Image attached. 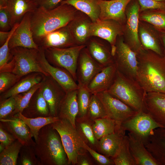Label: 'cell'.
Masks as SVG:
<instances>
[{"instance_id":"obj_28","label":"cell","mask_w":165,"mask_h":165,"mask_svg":"<svg viewBox=\"0 0 165 165\" xmlns=\"http://www.w3.org/2000/svg\"><path fill=\"white\" fill-rule=\"evenodd\" d=\"M77 90L66 93L60 107L58 115V116L60 119L68 120L75 128L76 119L79 112Z\"/></svg>"},{"instance_id":"obj_26","label":"cell","mask_w":165,"mask_h":165,"mask_svg":"<svg viewBox=\"0 0 165 165\" xmlns=\"http://www.w3.org/2000/svg\"><path fill=\"white\" fill-rule=\"evenodd\" d=\"M128 136L130 151L137 165H158L140 140L130 132Z\"/></svg>"},{"instance_id":"obj_6","label":"cell","mask_w":165,"mask_h":165,"mask_svg":"<svg viewBox=\"0 0 165 165\" xmlns=\"http://www.w3.org/2000/svg\"><path fill=\"white\" fill-rule=\"evenodd\" d=\"M59 133L68 158V165L77 164L78 156L86 152L85 142L76 128L68 120L60 119L51 124Z\"/></svg>"},{"instance_id":"obj_30","label":"cell","mask_w":165,"mask_h":165,"mask_svg":"<svg viewBox=\"0 0 165 165\" xmlns=\"http://www.w3.org/2000/svg\"><path fill=\"white\" fill-rule=\"evenodd\" d=\"M22 114L29 118L51 116L48 106L42 95L40 87L34 94Z\"/></svg>"},{"instance_id":"obj_35","label":"cell","mask_w":165,"mask_h":165,"mask_svg":"<svg viewBox=\"0 0 165 165\" xmlns=\"http://www.w3.org/2000/svg\"><path fill=\"white\" fill-rule=\"evenodd\" d=\"M139 19L150 24L160 32H165V9L147 10L140 12Z\"/></svg>"},{"instance_id":"obj_12","label":"cell","mask_w":165,"mask_h":165,"mask_svg":"<svg viewBox=\"0 0 165 165\" xmlns=\"http://www.w3.org/2000/svg\"><path fill=\"white\" fill-rule=\"evenodd\" d=\"M40 88L48 106L51 116H58L61 104L66 94L64 89L50 75L45 76Z\"/></svg>"},{"instance_id":"obj_4","label":"cell","mask_w":165,"mask_h":165,"mask_svg":"<svg viewBox=\"0 0 165 165\" xmlns=\"http://www.w3.org/2000/svg\"><path fill=\"white\" fill-rule=\"evenodd\" d=\"M138 112H147L145 104L146 93L137 81L117 70L113 81L106 91Z\"/></svg>"},{"instance_id":"obj_2","label":"cell","mask_w":165,"mask_h":165,"mask_svg":"<svg viewBox=\"0 0 165 165\" xmlns=\"http://www.w3.org/2000/svg\"><path fill=\"white\" fill-rule=\"evenodd\" d=\"M136 80L146 93H165V56L144 50L137 55Z\"/></svg>"},{"instance_id":"obj_42","label":"cell","mask_w":165,"mask_h":165,"mask_svg":"<svg viewBox=\"0 0 165 165\" xmlns=\"http://www.w3.org/2000/svg\"><path fill=\"white\" fill-rule=\"evenodd\" d=\"M18 161L21 165H39L35 153L34 146L23 145ZM17 160V161H18Z\"/></svg>"},{"instance_id":"obj_41","label":"cell","mask_w":165,"mask_h":165,"mask_svg":"<svg viewBox=\"0 0 165 165\" xmlns=\"http://www.w3.org/2000/svg\"><path fill=\"white\" fill-rule=\"evenodd\" d=\"M79 86L77 95L79 108L77 116L78 118H84L87 117L88 108L92 94L89 91L87 86Z\"/></svg>"},{"instance_id":"obj_3","label":"cell","mask_w":165,"mask_h":165,"mask_svg":"<svg viewBox=\"0 0 165 165\" xmlns=\"http://www.w3.org/2000/svg\"><path fill=\"white\" fill-rule=\"evenodd\" d=\"M34 146L39 165H67L68 158L60 136L51 124L40 130Z\"/></svg>"},{"instance_id":"obj_8","label":"cell","mask_w":165,"mask_h":165,"mask_svg":"<svg viewBox=\"0 0 165 165\" xmlns=\"http://www.w3.org/2000/svg\"><path fill=\"white\" fill-rule=\"evenodd\" d=\"M140 7L137 0H132L126 10V19L123 25V35L125 42L137 55L144 50L138 37Z\"/></svg>"},{"instance_id":"obj_32","label":"cell","mask_w":165,"mask_h":165,"mask_svg":"<svg viewBox=\"0 0 165 165\" xmlns=\"http://www.w3.org/2000/svg\"><path fill=\"white\" fill-rule=\"evenodd\" d=\"M60 4L72 6L87 15L93 22L99 19L100 8L97 0H64Z\"/></svg>"},{"instance_id":"obj_36","label":"cell","mask_w":165,"mask_h":165,"mask_svg":"<svg viewBox=\"0 0 165 165\" xmlns=\"http://www.w3.org/2000/svg\"><path fill=\"white\" fill-rule=\"evenodd\" d=\"M120 125L114 120L106 117L94 120L92 127L96 138L99 140L103 136L114 132Z\"/></svg>"},{"instance_id":"obj_46","label":"cell","mask_w":165,"mask_h":165,"mask_svg":"<svg viewBox=\"0 0 165 165\" xmlns=\"http://www.w3.org/2000/svg\"><path fill=\"white\" fill-rule=\"evenodd\" d=\"M12 28L10 14L7 6H0V30L8 31Z\"/></svg>"},{"instance_id":"obj_22","label":"cell","mask_w":165,"mask_h":165,"mask_svg":"<svg viewBox=\"0 0 165 165\" xmlns=\"http://www.w3.org/2000/svg\"><path fill=\"white\" fill-rule=\"evenodd\" d=\"M92 22L87 15L78 11L75 17L68 24L78 45H86L91 38L90 32Z\"/></svg>"},{"instance_id":"obj_54","label":"cell","mask_w":165,"mask_h":165,"mask_svg":"<svg viewBox=\"0 0 165 165\" xmlns=\"http://www.w3.org/2000/svg\"><path fill=\"white\" fill-rule=\"evenodd\" d=\"M157 2L165 3V0H154Z\"/></svg>"},{"instance_id":"obj_10","label":"cell","mask_w":165,"mask_h":165,"mask_svg":"<svg viewBox=\"0 0 165 165\" xmlns=\"http://www.w3.org/2000/svg\"><path fill=\"white\" fill-rule=\"evenodd\" d=\"M123 128L135 136L145 145L148 142L153 130L161 127L150 115L143 112H138L121 124Z\"/></svg>"},{"instance_id":"obj_18","label":"cell","mask_w":165,"mask_h":165,"mask_svg":"<svg viewBox=\"0 0 165 165\" xmlns=\"http://www.w3.org/2000/svg\"><path fill=\"white\" fill-rule=\"evenodd\" d=\"M132 0H97L100 7L99 19L112 20L123 25L126 19L127 7Z\"/></svg>"},{"instance_id":"obj_38","label":"cell","mask_w":165,"mask_h":165,"mask_svg":"<svg viewBox=\"0 0 165 165\" xmlns=\"http://www.w3.org/2000/svg\"><path fill=\"white\" fill-rule=\"evenodd\" d=\"M112 159L115 165H137L130 151L128 135L125 136L118 153Z\"/></svg>"},{"instance_id":"obj_33","label":"cell","mask_w":165,"mask_h":165,"mask_svg":"<svg viewBox=\"0 0 165 165\" xmlns=\"http://www.w3.org/2000/svg\"><path fill=\"white\" fill-rule=\"evenodd\" d=\"M14 116L21 119L27 125L30 129L31 136L34 138L35 141L37 139L41 129L46 125L55 123L60 119L58 116L29 118L26 117L21 113Z\"/></svg>"},{"instance_id":"obj_13","label":"cell","mask_w":165,"mask_h":165,"mask_svg":"<svg viewBox=\"0 0 165 165\" xmlns=\"http://www.w3.org/2000/svg\"><path fill=\"white\" fill-rule=\"evenodd\" d=\"M104 68L91 56L86 47L79 54L76 75L78 85L87 86L94 77Z\"/></svg>"},{"instance_id":"obj_15","label":"cell","mask_w":165,"mask_h":165,"mask_svg":"<svg viewBox=\"0 0 165 165\" xmlns=\"http://www.w3.org/2000/svg\"><path fill=\"white\" fill-rule=\"evenodd\" d=\"M39 61L42 69L53 77L66 92L79 88L78 83L71 74L64 68L50 64L46 58L44 50L40 47Z\"/></svg>"},{"instance_id":"obj_24","label":"cell","mask_w":165,"mask_h":165,"mask_svg":"<svg viewBox=\"0 0 165 165\" xmlns=\"http://www.w3.org/2000/svg\"><path fill=\"white\" fill-rule=\"evenodd\" d=\"M117 70L115 62L103 68L87 86L89 91L95 94L107 91L113 81Z\"/></svg>"},{"instance_id":"obj_31","label":"cell","mask_w":165,"mask_h":165,"mask_svg":"<svg viewBox=\"0 0 165 165\" xmlns=\"http://www.w3.org/2000/svg\"><path fill=\"white\" fill-rule=\"evenodd\" d=\"M90 38L86 43V47L92 57L104 67L114 63L111 50L101 42Z\"/></svg>"},{"instance_id":"obj_5","label":"cell","mask_w":165,"mask_h":165,"mask_svg":"<svg viewBox=\"0 0 165 165\" xmlns=\"http://www.w3.org/2000/svg\"><path fill=\"white\" fill-rule=\"evenodd\" d=\"M12 59L9 63L7 72H11L22 78L34 72L50 75L41 68L39 61L38 49L20 47L10 50Z\"/></svg>"},{"instance_id":"obj_16","label":"cell","mask_w":165,"mask_h":165,"mask_svg":"<svg viewBox=\"0 0 165 165\" xmlns=\"http://www.w3.org/2000/svg\"><path fill=\"white\" fill-rule=\"evenodd\" d=\"M31 13L25 15L12 35L8 44L10 50L18 47L39 49L33 38L31 24Z\"/></svg>"},{"instance_id":"obj_1","label":"cell","mask_w":165,"mask_h":165,"mask_svg":"<svg viewBox=\"0 0 165 165\" xmlns=\"http://www.w3.org/2000/svg\"><path fill=\"white\" fill-rule=\"evenodd\" d=\"M78 11L67 4H60L51 9L38 7L31 13V29L35 43L38 45L46 35L68 24Z\"/></svg>"},{"instance_id":"obj_20","label":"cell","mask_w":165,"mask_h":165,"mask_svg":"<svg viewBox=\"0 0 165 165\" xmlns=\"http://www.w3.org/2000/svg\"><path fill=\"white\" fill-rule=\"evenodd\" d=\"M0 124L23 145L34 146L30 129L24 122L15 116L0 119Z\"/></svg>"},{"instance_id":"obj_37","label":"cell","mask_w":165,"mask_h":165,"mask_svg":"<svg viewBox=\"0 0 165 165\" xmlns=\"http://www.w3.org/2000/svg\"><path fill=\"white\" fill-rule=\"evenodd\" d=\"M23 145L17 140L6 147L0 153V165H16Z\"/></svg>"},{"instance_id":"obj_50","label":"cell","mask_w":165,"mask_h":165,"mask_svg":"<svg viewBox=\"0 0 165 165\" xmlns=\"http://www.w3.org/2000/svg\"><path fill=\"white\" fill-rule=\"evenodd\" d=\"M63 0H35L38 7H43L47 9H51L55 8Z\"/></svg>"},{"instance_id":"obj_55","label":"cell","mask_w":165,"mask_h":165,"mask_svg":"<svg viewBox=\"0 0 165 165\" xmlns=\"http://www.w3.org/2000/svg\"></svg>"},{"instance_id":"obj_7","label":"cell","mask_w":165,"mask_h":165,"mask_svg":"<svg viewBox=\"0 0 165 165\" xmlns=\"http://www.w3.org/2000/svg\"><path fill=\"white\" fill-rule=\"evenodd\" d=\"M86 46V45H83L63 48L50 47L44 50L45 54L50 64L67 70L77 82L78 58L80 52Z\"/></svg>"},{"instance_id":"obj_40","label":"cell","mask_w":165,"mask_h":165,"mask_svg":"<svg viewBox=\"0 0 165 165\" xmlns=\"http://www.w3.org/2000/svg\"><path fill=\"white\" fill-rule=\"evenodd\" d=\"M87 116L93 121L96 119L108 117L104 106L96 94L91 95Z\"/></svg>"},{"instance_id":"obj_34","label":"cell","mask_w":165,"mask_h":165,"mask_svg":"<svg viewBox=\"0 0 165 165\" xmlns=\"http://www.w3.org/2000/svg\"><path fill=\"white\" fill-rule=\"evenodd\" d=\"M76 120V129L85 142L94 149L97 150L99 140L96 138L93 130V121L87 117L78 118Z\"/></svg>"},{"instance_id":"obj_39","label":"cell","mask_w":165,"mask_h":165,"mask_svg":"<svg viewBox=\"0 0 165 165\" xmlns=\"http://www.w3.org/2000/svg\"><path fill=\"white\" fill-rule=\"evenodd\" d=\"M41 84L42 82L35 85L27 92L13 96L16 101L15 108L9 117L13 116L18 113L22 112L28 106L34 94L41 87Z\"/></svg>"},{"instance_id":"obj_52","label":"cell","mask_w":165,"mask_h":165,"mask_svg":"<svg viewBox=\"0 0 165 165\" xmlns=\"http://www.w3.org/2000/svg\"><path fill=\"white\" fill-rule=\"evenodd\" d=\"M160 36L165 56V32H160Z\"/></svg>"},{"instance_id":"obj_17","label":"cell","mask_w":165,"mask_h":165,"mask_svg":"<svg viewBox=\"0 0 165 165\" xmlns=\"http://www.w3.org/2000/svg\"><path fill=\"white\" fill-rule=\"evenodd\" d=\"M138 37L142 48L164 56L160 32L150 24L139 20Z\"/></svg>"},{"instance_id":"obj_9","label":"cell","mask_w":165,"mask_h":165,"mask_svg":"<svg viewBox=\"0 0 165 165\" xmlns=\"http://www.w3.org/2000/svg\"><path fill=\"white\" fill-rule=\"evenodd\" d=\"M113 57L117 70L125 75L136 80L138 68L137 54L125 42L123 37H118Z\"/></svg>"},{"instance_id":"obj_27","label":"cell","mask_w":165,"mask_h":165,"mask_svg":"<svg viewBox=\"0 0 165 165\" xmlns=\"http://www.w3.org/2000/svg\"><path fill=\"white\" fill-rule=\"evenodd\" d=\"M6 6L10 14L12 27L20 23L27 13L33 12L38 7L35 0H8Z\"/></svg>"},{"instance_id":"obj_29","label":"cell","mask_w":165,"mask_h":165,"mask_svg":"<svg viewBox=\"0 0 165 165\" xmlns=\"http://www.w3.org/2000/svg\"><path fill=\"white\" fill-rule=\"evenodd\" d=\"M45 76L41 73L34 72L22 77L12 87L0 94V100L28 91L35 85L41 83Z\"/></svg>"},{"instance_id":"obj_53","label":"cell","mask_w":165,"mask_h":165,"mask_svg":"<svg viewBox=\"0 0 165 165\" xmlns=\"http://www.w3.org/2000/svg\"><path fill=\"white\" fill-rule=\"evenodd\" d=\"M7 1L8 0H0V6H6Z\"/></svg>"},{"instance_id":"obj_49","label":"cell","mask_w":165,"mask_h":165,"mask_svg":"<svg viewBox=\"0 0 165 165\" xmlns=\"http://www.w3.org/2000/svg\"><path fill=\"white\" fill-rule=\"evenodd\" d=\"M0 152L16 139L0 124Z\"/></svg>"},{"instance_id":"obj_11","label":"cell","mask_w":165,"mask_h":165,"mask_svg":"<svg viewBox=\"0 0 165 165\" xmlns=\"http://www.w3.org/2000/svg\"><path fill=\"white\" fill-rule=\"evenodd\" d=\"M96 94L102 102L108 117L119 125L138 112L106 91Z\"/></svg>"},{"instance_id":"obj_48","label":"cell","mask_w":165,"mask_h":165,"mask_svg":"<svg viewBox=\"0 0 165 165\" xmlns=\"http://www.w3.org/2000/svg\"><path fill=\"white\" fill-rule=\"evenodd\" d=\"M139 5L140 12L150 9H165V3L154 0H137Z\"/></svg>"},{"instance_id":"obj_19","label":"cell","mask_w":165,"mask_h":165,"mask_svg":"<svg viewBox=\"0 0 165 165\" xmlns=\"http://www.w3.org/2000/svg\"><path fill=\"white\" fill-rule=\"evenodd\" d=\"M77 45H79L74 39L68 24L46 35L38 45L44 50L50 47L63 48Z\"/></svg>"},{"instance_id":"obj_47","label":"cell","mask_w":165,"mask_h":165,"mask_svg":"<svg viewBox=\"0 0 165 165\" xmlns=\"http://www.w3.org/2000/svg\"><path fill=\"white\" fill-rule=\"evenodd\" d=\"M84 146L87 151L90 154L94 159L99 164L101 165H115L113 160L112 159L98 153L85 143L84 144Z\"/></svg>"},{"instance_id":"obj_45","label":"cell","mask_w":165,"mask_h":165,"mask_svg":"<svg viewBox=\"0 0 165 165\" xmlns=\"http://www.w3.org/2000/svg\"><path fill=\"white\" fill-rule=\"evenodd\" d=\"M16 101L13 96L0 100V119L9 117L14 111Z\"/></svg>"},{"instance_id":"obj_43","label":"cell","mask_w":165,"mask_h":165,"mask_svg":"<svg viewBox=\"0 0 165 165\" xmlns=\"http://www.w3.org/2000/svg\"><path fill=\"white\" fill-rule=\"evenodd\" d=\"M21 78L11 72H0V94L10 89Z\"/></svg>"},{"instance_id":"obj_14","label":"cell","mask_w":165,"mask_h":165,"mask_svg":"<svg viewBox=\"0 0 165 165\" xmlns=\"http://www.w3.org/2000/svg\"><path fill=\"white\" fill-rule=\"evenodd\" d=\"M123 25L112 20L98 19L92 22L90 27V37H97L108 41L111 48L116 46L118 36L123 35Z\"/></svg>"},{"instance_id":"obj_44","label":"cell","mask_w":165,"mask_h":165,"mask_svg":"<svg viewBox=\"0 0 165 165\" xmlns=\"http://www.w3.org/2000/svg\"><path fill=\"white\" fill-rule=\"evenodd\" d=\"M13 33L10 35L4 44L0 46V72H6L8 63L12 59V56L10 53L8 44L10 38Z\"/></svg>"},{"instance_id":"obj_21","label":"cell","mask_w":165,"mask_h":165,"mask_svg":"<svg viewBox=\"0 0 165 165\" xmlns=\"http://www.w3.org/2000/svg\"><path fill=\"white\" fill-rule=\"evenodd\" d=\"M145 104L147 112L161 127L165 129V93H147Z\"/></svg>"},{"instance_id":"obj_25","label":"cell","mask_w":165,"mask_h":165,"mask_svg":"<svg viewBox=\"0 0 165 165\" xmlns=\"http://www.w3.org/2000/svg\"><path fill=\"white\" fill-rule=\"evenodd\" d=\"M158 165H165V129H154L145 145Z\"/></svg>"},{"instance_id":"obj_51","label":"cell","mask_w":165,"mask_h":165,"mask_svg":"<svg viewBox=\"0 0 165 165\" xmlns=\"http://www.w3.org/2000/svg\"><path fill=\"white\" fill-rule=\"evenodd\" d=\"M86 153L79 155L78 158L77 165H91L93 163L86 155Z\"/></svg>"},{"instance_id":"obj_23","label":"cell","mask_w":165,"mask_h":165,"mask_svg":"<svg viewBox=\"0 0 165 165\" xmlns=\"http://www.w3.org/2000/svg\"><path fill=\"white\" fill-rule=\"evenodd\" d=\"M125 132L121 125L114 132L103 136L99 140L97 150L112 159L119 150L126 135Z\"/></svg>"}]
</instances>
